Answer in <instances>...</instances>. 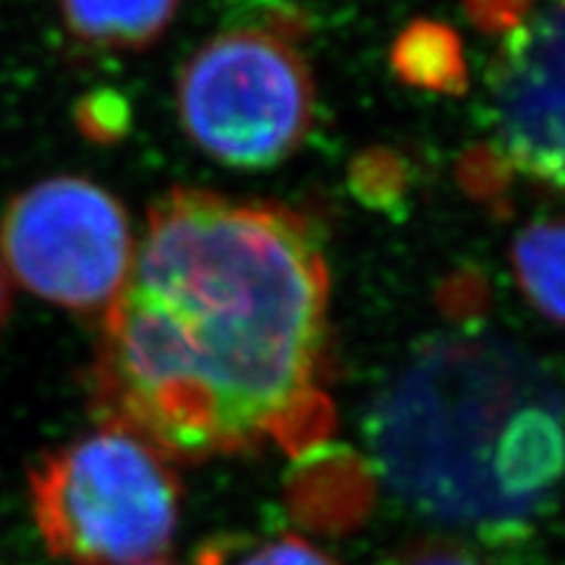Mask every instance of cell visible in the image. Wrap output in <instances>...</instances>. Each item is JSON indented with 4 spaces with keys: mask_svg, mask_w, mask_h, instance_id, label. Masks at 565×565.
Listing matches in <instances>:
<instances>
[{
    "mask_svg": "<svg viewBox=\"0 0 565 565\" xmlns=\"http://www.w3.org/2000/svg\"><path fill=\"white\" fill-rule=\"evenodd\" d=\"M328 296L301 215L173 189L103 317L92 408L168 461L307 448L333 427Z\"/></svg>",
    "mask_w": 565,
    "mask_h": 565,
    "instance_id": "obj_1",
    "label": "cell"
},
{
    "mask_svg": "<svg viewBox=\"0 0 565 565\" xmlns=\"http://www.w3.org/2000/svg\"><path fill=\"white\" fill-rule=\"evenodd\" d=\"M383 482L427 519L503 540L565 477V391L545 362L498 333L422 343L366 422Z\"/></svg>",
    "mask_w": 565,
    "mask_h": 565,
    "instance_id": "obj_2",
    "label": "cell"
},
{
    "mask_svg": "<svg viewBox=\"0 0 565 565\" xmlns=\"http://www.w3.org/2000/svg\"><path fill=\"white\" fill-rule=\"evenodd\" d=\"M30 494L42 542L68 565L158 561L179 529L171 461L124 429L100 427L47 454Z\"/></svg>",
    "mask_w": 565,
    "mask_h": 565,
    "instance_id": "obj_3",
    "label": "cell"
},
{
    "mask_svg": "<svg viewBox=\"0 0 565 565\" xmlns=\"http://www.w3.org/2000/svg\"><path fill=\"white\" fill-rule=\"evenodd\" d=\"M312 76L278 32L236 26L204 42L179 79L189 139L233 168L286 160L312 126Z\"/></svg>",
    "mask_w": 565,
    "mask_h": 565,
    "instance_id": "obj_4",
    "label": "cell"
},
{
    "mask_svg": "<svg viewBox=\"0 0 565 565\" xmlns=\"http://www.w3.org/2000/svg\"><path fill=\"white\" fill-rule=\"evenodd\" d=\"M124 204L82 175H53L24 189L0 221L3 265L26 291L68 309L108 312L131 273Z\"/></svg>",
    "mask_w": 565,
    "mask_h": 565,
    "instance_id": "obj_5",
    "label": "cell"
},
{
    "mask_svg": "<svg viewBox=\"0 0 565 565\" xmlns=\"http://www.w3.org/2000/svg\"><path fill=\"white\" fill-rule=\"evenodd\" d=\"M494 160L565 194V0L529 11L487 74Z\"/></svg>",
    "mask_w": 565,
    "mask_h": 565,
    "instance_id": "obj_6",
    "label": "cell"
},
{
    "mask_svg": "<svg viewBox=\"0 0 565 565\" xmlns=\"http://www.w3.org/2000/svg\"><path fill=\"white\" fill-rule=\"evenodd\" d=\"M181 0H61L68 32L87 45L134 51L168 30Z\"/></svg>",
    "mask_w": 565,
    "mask_h": 565,
    "instance_id": "obj_7",
    "label": "cell"
},
{
    "mask_svg": "<svg viewBox=\"0 0 565 565\" xmlns=\"http://www.w3.org/2000/svg\"><path fill=\"white\" fill-rule=\"evenodd\" d=\"M511 257L529 301L550 320L565 324V217L521 231Z\"/></svg>",
    "mask_w": 565,
    "mask_h": 565,
    "instance_id": "obj_8",
    "label": "cell"
},
{
    "mask_svg": "<svg viewBox=\"0 0 565 565\" xmlns=\"http://www.w3.org/2000/svg\"><path fill=\"white\" fill-rule=\"evenodd\" d=\"M393 61L404 79L422 87L450 89L463 82V61L456 34L429 21H419L401 34Z\"/></svg>",
    "mask_w": 565,
    "mask_h": 565,
    "instance_id": "obj_9",
    "label": "cell"
},
{
    "mask_svg": "<svg viewBox=\"0 0 565 565\" xmlns=\"http://www.w3.org/2000/svg\"><path fill=\"white\" fill-rule=\"evenodd\" d=\"M236 565H338L333 557L324 555L320 547L309 545L301 536H278L263 542L246 553Z\"/></svg>",
    "mask_w": 565,
    "mask_h": 565,
    "instance_id": "obj_10",
    "label": "cell"
},
{
    "mask_svg": "<svg viewBox=\"0 0 565 565\" xmlns=\"http://www.w3.org/2000/svg\"><path fill=\"white\" fill-rule=\"evenodd\" d=\"M398 565H484L479 563L475 555H469L466 550L458 547H419L404 555Z\"/></svg>",
    "mask_w": 565,
    "mask_h": 565,
    "instance_id": "obj_11",
    "label": "cell"
},
{
    "mask_svg": "<svg viewBox=\"0 0 565 565\" xmlns=\"http://www.w3.org/2000/svg\"><path fill=\"white\" fill-rule=\"evenodd\" d=\"M469 9L487 26L500 24V21H511V26H515V19L521 21L529 13L524 11V0H469Z\"/></svg>",
    "mask_w": 565,
    "mask_h": 565,
    "instance_id": "obj_12",
    "label": "cell"
},
{
    "mask_svg": "<svg viewBox=\"0 0 565 565\" xmlns=\"http://www.w3.org/2000/svg\"><path fill=\"white\" fill-rule=\"evenodd\" d=\"M9 312H11V280H9V270H6L3 259H0V328H3Z\"/></svg>",
    "mask_w": 565,
    "mask_h": 565,
    "instance_id": "obj_13",
    "label": "cell"
},
{
    "mask_svg": "<svg viewBox=\"0 0 565 565\" xmlns=\"http://www.w3.org/2000/svg\"><path fill=\"white\" fill-rule=\"evenodd\" d=\"M141 565H173V563H162V561H150V563H141Z\"/></svg>",
    "mask_w": 565,
    "mask_h": 565,
    "instance_id": "obj_14",
    "label": "cell"
}]
</instances>
